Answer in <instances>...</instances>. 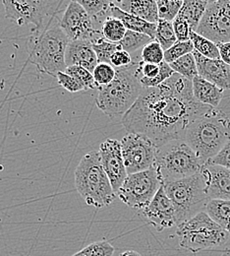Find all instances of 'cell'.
<instances>
[{
  "mask_svg": "<svg viewBox=\"0 0 230 256\" xmlns=\"http://www.w3.org/2000/svg\"><path fill=\"white\" fill-rule=\"evenodd\" d=\"M212 108L196 100L191 81L174 73L158 87L143 88L121 122L128 133L146 136L159 148L183 139L189 126Z\"/></svg>",
  "mask_w": 230,
  "mask_h": 256,
  "instance_id": "obj_1",
  "label": "cell"
},
{
  "mask_svg": "<svg viewBox=\"0 0 230 256\" xmlns=\"http://www.w3.org/2000/svg\"><path fill=\"white\" fill-rule=\"evenodd\" d=\"M230 139V118L217 108L194 120L183 137L204 164L217 156Z\"/></svg>",
  "mask_w": 230,
  "mask_h": 256,
  "instance_id": "obj_2",
  "label": "cell"
},
{
  "mask_svg": "<svg viewBox=\"0 0 230 256\" xmlns=\"http://www.w3.org/2000/svg\"><path fill=\"white\" fill-rule=\"evenodd\" d=\"M69 38L59 25V19L55 23L48 22L42 29L35 30L28 40L29 62L37 71L56 77L60 71H65V54Z\"/></svg>",
  "mask_w": 230,
  "mask_h": 256,
  "instance_id": "obj_3",
  "label": "cell"
},
{
  "mask_svg": "<svg viewBox=\"0 0 230 256\" xmlns=\"http://www.w3.org/2000/svg\"><path fill=\"white\" fill-rule=\"evenodd\" d=\"M139 60L129 66L117 68L116 76L108 85L99 87L96 104L105 116L114 118L124 116L143 91L138 73Z\"/></svg>",
  "mask_w": 230,
  "mask_h": 256,
  "instance_id": "obj_4",
  "label": "cell"
},
{
  "mask_svg": "<svg viewBox=\"0 0 230 256\" xmlns=\"http://www.w3.org/2000/svg\"><path fill=\"white\" fill-rule=\"evenodd\" d=\"M75 186L85 202L96 208L110 205L116 196L103 170L99 151L84 155L75 170Z\"/></svg>",
  "mask_w": 230,
  "mask_h": 256,
  "instance_id": "obj_5",
  "label": "cell"
},
{
  "mask_svg": "<svg viewBox=\"0 0 230 256\" xmlns=\"http://www.w3.org/2000/svg\"><path fill=\"white\" fill-rule=\"evenodd\" d=\"M203 166L196 152L183 139L172 140L159 147L154 164L164 184L194 176Z\"/></svg>",
  "mask_w": 230,
  "mask_h": 256,
  "instance_id": "obj_6",
  "label": "cell"
},
{
  "mask_svg": "<svg viewBox=\"0 0 230 256\" xmlns=\"http://www.w3.org/2000/svg\"><path fill=\"white\" fill-rule=\"evenodd\" d=\"M164 188L174 206L176 226L204 211L211 200L206 178L201 172L186 178L165 182Z\"/></svg>",
  "mask_w": 230,
  "mask_h": 256,
  "instance_id": "obj_7",
  "label": "cell"
},
{
  "mask_svg": "<svg viewBox=\"0 0 230 256\" xmlns=\"http://www.w3.org/2000/svg\"><path fill=\"white\" fill-rule=\"evenodd\" d=\"M179 246L194 254L224 246L230 236L205 211L177 226Z\"/></svg>",
  "mask_w": 230,
  "mask_h": 256,
  "instance_id": "obj_8",
  "label": "cell"
},
{
  "mask_svg": "<svg viewBox=\"0 0 230 256\" xmlns=\"http://www.w3.org/2000/svg\"><path fill=\"white\" fill-rule=\"evenodd\" d=\"M5 17L19 26L33 24L35 30L42 29L47 19L56 17L64 0H1Z\"/></svg>",
  "mask_w": 230,
  "mask_h": 256,
  "instance_id": "obj_9",
  "label": "cell"
},
{
  "mask_svg": "<svg viewBox=\"0 0 230 256\" xmlns=\"http://www.w3.org/2000/svg\"><path fill=\"white\" fill-rule=\"evenodd\" d=\"M162 186H164L162 178L158 170L153 166L128 174L116 195L131 209L141 211L150 204Z\"/></svg>",
  "mask_w": 230,
  "mask_h": 256,
  "instance_id": "obj_10",
  "label": "cell"
},
{
  "mask_svg": "<svg viewBox=\"0 0 230 256\" xmlns=\"http://www.w3.org/2000/svg\"><path fill=\"white\" fill-rule=\"evenodd\" d=\"M121 148L128 174L154 166L158 147L146 136L127 133L121 140Z\"/></svg>",
  "mask_w": 230,
  "mask_h": 256,
  "instance_id": "obj_11",
  "label": "cell"
},
{
  "mask_svg": "<svg viewBox=\"0 0 230 256\" xmlns=\"http://www.w3.org/2000/svg\"><path fill=\"white\" fill-rule=\"evenodd\" d=\"M94 19L77 2L70 1L59 19V25L65 32L70 42L91 40L95 42L100 34L94 25Z\"/></svg>",
  "mask_w": 230,
  "mask_h": 256,
  "instance_id": "obj_12",
  "label": "cell"
},
{
  "mask_svg": "<svg viewBox=\"0 0 230 256\" xmlns=\"http://www.w3.org/2000/svg\"><path fill=\"white\" fill-rule=\"evenodd\" d=\"M100 162L115 193L128 176L122 155L121 141L108 138L99 146Z\"/></svg>",
  "mask_w": 230,
  "mask_h": 256,
  "instance_id": "obj_13",
  "label": "cell"
},
{
  "mask_svg": "<svg viewBox=\"0 0 230 256\" xmlns=\"http://www.w3.org/2000/svg\"><path fill=\"white\" fill-rule=\"evenodd\" d=\"M140 216L159 232L176 226L174 206L167 196L164 186L157 192L150 204L140 211Z\"/></svg>",
  "mask_w": 230,
  "mask_h": 256,
  "instance_id": "obj_14",
  "label": "cell"
},
{
  "mask_svg": "<svg viewBox=\"0 0 230 256\" xmlns=\"http://www.w3.org/2000/svg\"><path fill=\"white\" fill-rule=\"evenodd\" d=\"M196 32L217 44L230 42V19L222 12L217 2L209 3Z\"/></svg>",
  "mask_w": 230,
  "mask_h": 256,
  "instance_id": "obj_15",
  "label": "cell"
},
{
  "mask_svg": "<svg viewBox=\"0 0 230 256\" xmlns=\"http://www.w3.org/2000/svg\"><path fill=\"white\" fill-rule=\"evenodd\" d=\"M206 178L210 199L230 200V170L212 162H206L201 170Z\"/></svg>",
  "mask_w": 230,
  "mask_h": 256,
  "instance_id": "obj_16",
  "label": "cell"
},
{
  "mask_svg": "<svg viewBox=\"0 0 230 256\" xmlns=\"http://www.w3.org/2000/svg\"><path fill=\"white\" fill-rule=\"evenodd\" d=\"M198 74L223 90H230V66L222 60L208 58L194 50Z\"/></svg>",
  "mask_w": 230,
  "mask_h": 256,
  "instance_id": "obj_17",
  "label": "cell"
},
{
  "mask_svg": "<svg viewBox=\"0 0 230 256\" xmlns=\"http://www.w3.org/2000/svg\"><path fill=\"white\" fill-rule=\"evenodd\" d=\"M67 66L78 65L88 69L93 73L99 64L97 54L93 48L91 40H72L69 42L65 54Z\"/></svg>",
  "mask_w": 230,
  "mask_h": 256,
  "instance_id": "obj_18",
  "label": "cell"
},
{
  "mask_svg": "<svg viewBox=\"0 0 230 256\" xmlns=\"http://www.w3.org/2000/svg\"><path fill=\"white\" fill-rule=\"evenodd\" d=\"M115 6L150 23L157 24L160 20L156 0H121Z\"/></svg>",
  "mask_w": 230,
  "mask_h": 256,
  "instance_id": "obj_19",
  "label": "cell"
},
{
  "mask_svg": "<svg viewBox=\"0 0 230 256\" xmlns=\"http://www.w3.org/2000/svg\"><path fill=\"white\" fill-rule=\"evenodd\" d=\"M192 85L194 96L200 102L213 108L220 106L224 96V90L222 88L199 75L192 81Z\"/></svg>",
  "mask_w": 230,
  "mask_h": 256,
  "instance_id": "obj_20",
  "label": "cell"
},
{
  "mask_svg": "<svg viewBox=\"0 0 230 256\" xmlns=\"http://www.w3.org/2000/svg\"><path fill=\"white\" fill-rule=\"evenodd\" d=\"M109 15L121 20L127 30L145 34L151 36L155 40L157 24L150 23V22L143 20L137 16L129 14V13L121 10L119 7L115 6L114 4L110 8Z\"/></svg>",
  "mask_w": 230,
  "mask_h": 256,
  "instance_id": "obj_21",
  "label": "cell"
},
{
  "mask_svg": "<svg viewBox=\"0 0 230 256\" xmlns=\"http://www.w3.org/2000/svg\"><path fill=\"white\" fill-rule=\"evenodd\" d=\"M208 5V0H184L178 15L187 20L191 30L196 32Z\"/></svg>",
  "mask_w": 230,
  "mask_h": 256,
  "instance_id": "obj_22",
  "label": "cell"
},
{
  "mask_svg": "<svg viewBox=\"0 0 230 256\" xmlns=\"http://www.w3.org/2000/svg\"><path fill=\"white\" fill-rule=\"evenodd\" d=\"M204 211L230 234V200L212 199Z\"/></svg>",
  "mask_w": 230,
  "mask_h": 256,
  "instance_id": "obj_23",
  "label": "cell"
},
{
  "mask_svg": "<svg viewBox=\"0 0 230 256\" xmlns=\"http://www.w3.org/2000/svg\"><path fill=\"white\" fill-rule=\"evenodd\" d=\"M127 29L121 20L109 15L101 23L102 36L111 42L118 44L125 36Z\"/></svg>",
  "mask_w": 230,
  "mask_h": 256,
  "instance_id": "obj_24",
  "label": "cell"
},
{
  "mask_svg": "<svg viewBox=\"0 0 230 256\" xmlns=\"http://www.w3.org/2000/svg\"><path fill=\"white\" fill-rule=\"evenodd\" d=\"M190 40L194 46V50L200 54L212 60H221L218 44L214 42L194 31L190 34Z\"/></svg>",
  "mask_w": 230,
  "mask_h": 256,
  "instance_id": "obj_25",
  "label": "cell"
},
{
  "mask_svg": "<svg viewBox=\"0 0 230 256\" xmlns=\"http://www.w3.org/2000/svg\"><path fill=\"white\" fill-rule=\"evenodd\" d=\"M173 71L182 77L188 79L189 81H193L194 78L198 76L197 62L194 58L193 52L188 54L179 60L169 64Z\"/></svg>",
  "mask_w": 230,
  "mask_h": 256,
  "instance_id": "obj_26",
  "label": "cell"
},
{
  "mask_svg": "<svg viewBox=\"0 0 230 256\" xmlns=\"http://www.w3.org/2000/svg\"><path fill=\"white\" fill-rule=\"evenodd\" d=\"M154 40L142 32H134L127 30L124 38L118 42L120 50H123L129 54H133L140 48H143L146 44H150Z\"/></svg>",
  "mask_w": 230,
  "mask_h": 256,
  "instance_id": "obj_27",
  "label": "cell"
},
{
  "mask_svg": "<svg viewBox=\"0 0 230 256\" xmlns=\"http://www.w3.org/2000/svg\"><path fill=\"white\" fill-rule=\"evenodd\" d=\"M81 5L88 14L94 19L99 20V18H106L109 16V11L113 3L110 0H72Z\"/></svg>",
  "mask_w": 230,
  "mask_h": 256,
  "instance_id": "obj_28",
  "label": "cell"
},
{
  "mask_svg": "<svg viewBox=\"0 0 230 256\" xmlns=\"http://www.w3.org/2000/svg\"><path fill=\"white\" fill-rule=\"evenodd\" d=\"M155 40L158 42L164 50H167L170 48L174 44H176L177 38L173 29L172 22L166 21L164 19H160L157 23V31H156V38Z\"/></svg>",
  "mask_w": 230,
  "mask_h": 256,
  "instance_id": "obj_29",
  "label": "cell"
},
{
  "mask_svg": "<svg viewBox=\"0 0 230 256\" xmlns=\"http://www.w3.org/2000/svg\"><path fill=\"white\" fill-rule=\"evenodd\" d=\"M93 44V48L97 54L99 64H110L111 58L115 52L120 50L118 44L111 42L105 40L103 36L97 38Z\"/></svg>",
  "mask_w": 230,
  "mask_h": 256,
  "instance_id": "obj_30",
  "label": "cell"
},
{
  "mask_svg": "<svg viewBox=\"0 0 230 256\" xmlns=\"http://www.w3.org/2000/svg\"><path fill=\"white\" fill-rule=\"evenodd\" d=\"M66 73L76 78L85 88V91L88 90H99V86L97 85L93 73L90 72L88 69L78 66V65H71L67 66L65 70Z\"/></svg>",
  "mask_w": 230,
  "mask_h": 256,
  "instance_id": "obj_31",
  "label": "cell"
},
{
  "mask_svg": "<svg viewBox=\"0 0 230 256\" xmlns=\"http://www.w3.org/2000/svg\"><path fill=\"white\" fill-rule=\"evenodd\" d=\"M140 60L145 64H161L165 62V50L158 42L153 40L142 48Z\"/></svg>",
  "mask_w": 230,
  "mask_h": 256,
  "instance_id": "obj_32",
  "label": "cell"
},
{
  "mask_svg": "<svg viewBox=\"0 0 230 256\" xmlns=\"http://www.w3.org/2000/svg\"><path fill=\"white\" fill-rule=\"evenodd\" d=\"M160 19L172 22L179 14L184 0H156Z\"/></svg>",
  "mask_w": 230,
  "mask_h": 256,
  "instance_id": "obj_33",
  "label": "cell"
},
{
  "mask_svg": "<svg viewBox=\"0 0 230 256\" xmlns=\"http://www.w3.org/2000/svg\"><path fill=\"white\" fill-rule=\"evenodd\" d=\"M115 252L113 246L106 240L93 242L72 256H112Z\"/></svg>",
  "mask_w": 230,
  "mask_h": 256,
  "instance_id": "obj_34",
  "label": "cell"
},
{
  "mask_svg": "<svg viewBox=\"0 0 230 256\" xmlns=\"http://www.w3.org/2000/svg\"><path fill=\"white\" fill-rule=\"evenodd\" d=\"M194 52V46L190 40L187 42H177L170 48L165 52V62L166 64H172L173 62L179 60L180 58L192 54Z\"/></svg>",
  "mask_w": 230,
  "mask_h": 256,
  "instance_id": "obj_35",
  "label": "cell"
},
{
  "mask_svg": "<svg viewBox=\"0 0 230 256\" xmlns=\"http://www.w3.org/2000/svg\"><path fill=\"white\" fill-rule=\"evenodd\" d=\"M94 79L99 87L108 85L116 76V69L110 64H99L93 71Z\"/></svg>",
  "mask_w": 230,
  "mask_h": 256,
  "instance_id": "obj_36",
  "label": "cell"
},
{
  "mask_svg": "<svg viewBox=\"0 0 230 256\" xmlns=\"http://www.w3.org/2000/svg\"><path fill=\"white\" fill-rule=\"evenodd\" d=\"M175 72L173 69L170 67V65L166 64L165 62L161 64V72L160 74L154 78V79H149L142 77L140 78V82L143 86V88H153V87H158L161 84H163L167 79H169Z\"/></svg>",
  "mask_w": 230,
  "mask_h": 256,
  "instance_id": "obj_37",
  "label": "cell"
},
{
  "mask_svg": "<svg viewBox=\"0 0 230 256\" xmlns=\"http://www.w3.org/2000/svg\"><path fill=\"white\" fill-rule=\"evenodd\" d=\"M55 78L57 80V83L69 93H78L81 91H85L84 86L76 78L67 74L65 71L58 72Z\"/></svg>",
  "mask_w": 230,
  "mask_h": 256,
  "instance_id": "obj_38",
  "label": "cell"
},
{
  "mask_svg": "<svg viewBox=\"0 0 230 256\" xmlns=\"http://www.w3.org/2000/svg\"><path fill=\"white\" fill-rule=\"evenodd\" d=\"M172 25L178 42L190 40V34L192 30L187 20H185L182 16L177 15L176 18L172 21Z\"/></svg>",
  "mask_w": 230,
  "mask_h": 256,
  "instance_id": "obj_39",
  "label": "cell"
},
{
  "mask_svg": "<svg viewBox=\"0 0 230 256\" xmlns=\"http://www.w3.org/2000/svg\"><path fill=\"white\" fill-rule=\"evenodd\" d=\"M161 72V64H145L139 60L138 73L140 78L145 77L149 79L156 78Z\"/></svg>",
  "mask_w": 230,
  "mask_h": 256,
  "instance_id": "obj_40",
  "label": "cell"
},
{
  "mask_svg": "<svg viewBox=\"0 0 230 256\" xmlns=\"http://www.w3.org/2000/svg\"><path fill=\"white\" fill-rule=\"evenodd\" d=\"M133 62L134 60L132 58L131 54H129L123 50H118L112 56L110 64H112L114 67L122 68V67L129 66L130 64H133Z\"/></svg>",
  "mask_w": 230,
  "mask_h": 256,
  "instance_id": "obj_41",
  "label": "cell"
},
{
  "mask_svg": "<svg viewBox=\"0 0 230 256\" xmlns=\"http://www.w3.org/2000/svg\"><path fill=\"white\" fill-rule=\"evenodd\" d=\"M209 162L220 164L230 170V139L225 145V147L221 150V152L217 156H215L213 159L209 160Z\"/></svg>",
  "mask_w": 230,
  "mask_h": 256,
  "instance_id": "obj_42",
  "label": "cell"
},
{
  "mask_svg": "<svg viewBox=\"0 0 230 256\" xmlns=\"http://www.w3.org/2000/svg\"><path fill=\"white\" fill-rule=\"evenodd\" d=\"M221 60L230 66V42H223L218 44Z\"/></svg>",
  "mask_w": 230,
  "mask_h": 256,
  "instance_id": "obj_43",
  "label": "cell"
},
{
  "mask_svg": "<svg viewBox=\"0 0 230 256\" xmlns=\"http://www.w3.org/2000/svg\"><path fill=\"white\" fill-rule=\"evenodd\" d=\"M222 12L230 19V0H222L217 2Z\"/></svg>",
  "mask_w": 230,
  "mask_h": 256,
  "instance_id": "obj_44",
  "label": "cell"
},
{
  "mask_svg": "<svg viewBox=\"0 0 230 256\" xmlns=\"http://www.w3.org/2000/svg\"><path fill=\"white\" fill-rule=\"evenodd\" d=\"M119 256H142L139 252H134V250H126L124 252H122Z\"/></svg>",
  "mask_w": 230,
  "mask_h": 256,
  "instance_id": "obj_45",
  "label": "cell"
},
{
  "mask_svg": "<svg viewBox=\"0 0 230 256\" xmlns=\"http://www.w3.org/2000/svg\"><path fill=\"white\" fill-rule=\"evenodd\" d=\"M230 256V250H225V252L222 254V256Z\"/></svg>",
  "mask_w": 230,
  "mask_h": 256,
  "instance_id": "obj_46",
  "label": "cell"
},
{
  "mask_svg": "<svg viewBox=\"0 0 230 256\" xmlns=\"http://www.w3.org/2000/svg\"><path fill=\"white\" fill-rule=\"evenodd\" d=\"M110 1H111V2H112V3H113V4H114V5H115V4H117V3H119V2H120V1H121V0H110Z\"/></svg>",
  "mask_w": 230,
  "mask_h": 256,
  "instance_id": "obj_47",
  "label": "cell"
},
{
  "mask_svg": "<svg viewBox=\"0 0 230 256\" xmlns=\"http://www.w3.org/2000/svg\"><path fill=\"white\" fill-rule=\"evenodd\" d=\"M219 1H222V0H208L209 3H214V2H219Z\"/></svg>",
  "mask_w": 230,
  "mask_h": 256,
  "instance_id": "obj_48",
  "label": "cell"
}]
</instances>
